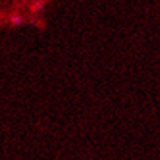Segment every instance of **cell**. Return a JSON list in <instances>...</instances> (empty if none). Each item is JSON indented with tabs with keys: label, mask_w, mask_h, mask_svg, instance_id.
Wrapping results in <instances>:
<instances>
[{
	"label": "cell",
	"mask_w": 160,
	"mask_h": 160,
	"mask_svg": "<svg viewBox=\"0 0 160 160\" xmlns=\"http://www.w3.org/2000/svg\"><path fill=\"white\" fill-rule=\"evenodd\" d=\"M10 24L12 25H21L22 24V18L18 16V15H13V16L10 18Z\"/></svg>",
	"instance_id": "6da1fadb"
}]
</instances>
